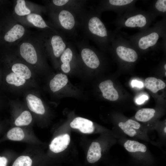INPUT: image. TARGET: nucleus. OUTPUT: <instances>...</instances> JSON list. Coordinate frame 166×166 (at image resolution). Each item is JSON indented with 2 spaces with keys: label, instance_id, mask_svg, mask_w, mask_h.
<instances>
[{
  "label": "nucleus",
  "instance_id": "nucleus-35",
  "mask_svg": "<svg viewBox=\"0 0 166 166\" xmlns=\"http://www.w3.org/2000/svg\"><path fill=\"white\" fill-rule=\"evenodd\" d=\"M164 68L165 70H166V64H165V65H164Z\"/></svg>",
  "mask_w": 166,
  "mask_h": 166
},
{
  "label": "nucleus",
  "instance_id": "nucleus-4",
  "mask_svg": "<svg viewBox=\"0 0 166 166\" xmlns=\"http://www.w3.org/2000/svg\"><path fill=\"white\" fill-rule=\"evenodd\" d=\"M57 22L59 26L65 33L74 36L76 34L77 29L80 23L77 19L76 14L72 11L64 9H57Z\"/></svg>",
  "mask_w": 166,
  "mask_h": 166
},
{
  "label": "nucleus",
  "instance_id": "nucleus-9",
  "mask_svg": "<svg viewBox=\"0 0 166 166\" xmlns=\"http://www.w3.org/2000/svg\"><path fill=\"white\" fill-rule=\"evenodd\" d=\"M73 128L78 129L84 133L89 134L93 132L95 130L93 123L91 121L81 117L75 118L70 124Z\"/></svg>",
  "mask_w": 166,
  "mask_h": 166
},
{
  "label": "nucleus",
  "instance_id": "nucleus-5",
  "mask_svg": "<svg viewBox=\"0 0 166 166\" xmlns=\"http://www.w3.org/2000/svg\"><path fill=\"white\" fill-rule=\"evenodd\" d=\"M76 43L79 49L81 58L85 65L91 69L97 68L100 61L93 48L85 40L77 42Z\"/></svg>",
  "mask_w": 166,
  "mask_h": 166
},
{
  "label": "nucleus",
  "instance_id": "nucleus-29",
  "mask_svg": "<svg viewBox=\"0 0 166 166\" xmlns=\"http://www.w3.org/2000/svg\"><path fill=\"white\" fill-rule=\"evenodd\" d=\"M32 163V160L29 156H22L15 160L12 166H31Z\"/></svg>",
  "mask_w": 166,
  "mask_h": 166
},
{
  "label": "nucleus",
  "instance_id": "nucleus-13",
  "mask_svg": "<svg viewBox=\"0 0 166 166\" xmlns=\"http://www.w3.org/2000/svg\"><path fill=\"white\" fill-rule=\"evenodd\" d=\"M102 149L98 142H93L89 148L87 155V160L90 164L98 162L102 157Z\"/></svg>",
  "mask_w": 166,
  "mask_h": 166
},
{
  "label": "nucleus",
  "instance_id": "nucleus-34",
  "mask_svg": "<svg viewBox=\"0 0 166 166\" xmlns=\"http://www.w3.org/2000/svg\"><path fill=\"white\" fill-rule=\"evenodd\" d=\"M7 160L5 157L0 156V166H6Z\"/></svg>",
  "mask_w": 166,
  "mask_h": 166
},
{
  "label": "nucleus",
  "instance_id": "nucleus-32",
  "mask_svg": "<svg viewBox=\"0 0 166 166\" xmlns=\"http://www.w3.org/2000/svg\"><path fill=\"white\" fill-rule=\"evenodd\" d=\"M148 96L145 95H143L138 97L136 100V103L138 105H141L145 101L148 99Z\"/></svg>",
  "mask_w": 166,
  "mask_h": 166
},
{
  "label": "nucleus",
  "instance_id": "nucleus-31",
  "mask_svg": "<svg viewBox=\"0 0 166 166\" xmlns=\"http://www.w3.org/2000/svg\"><path fill=\"white\" fill-rule=\"evenodd\" d=\"M156 8L159 11L164 12L166 11V0H158L155 4Z\"/></svg>",
  "mask_w": 166,
  "mask_h": 166
},
{
  "label": "nucleus",
  "instance_id": "nucleus-25",
  "mask_svg": "<svg viewBox=\"0 0 166 166\" xmlns=\"http://www.w3.org/2000/svg\"><path fill=\"white\" fill-rule=\"evenodd\" d=\"M7 136L9 139L14 141L22 140L25 134L23 130L20 128L15 127L10 129L7 132Z\"/></svg>",
  "mask_w": 166,
  "mask_h": 166
},
{
  "label": "nucleus",
  "instance_id": "nucleus-11",
  "mask_svg": "<svg viewBox=\"0 0 166 166\" xmlns=\"http://www.w3.org/2000/svg\"><path fill=\"white\" fill-rule=\"evenodd\" d=\"M20 52L21 56L28 63L34 64L37 62V53L31 44L28 42L23 43L20 46Z\"/></svg>",
  "mask_w": 166,
  "mask_h": 166
},
{
  "label": "nucleus",
  "instance_id": "nucleus-19",
  "mask_svg": "<svg viewBox=\"0 0 166 166\" xmlns=\"http://www.w3.org/2000/svg\"><path fill=\"white\" fill-rule=\"evenodd\" d=\"M144 84L147 89L154 93H156L166 87L165 84L162 80L153 77L147 78L145 79Z\"/></svg>",
  "mask_w": 166,
  "mask_h": 166
},
{
  "label": "nucleus",
  "instance_id": "nucleus-21",
  "mask_svg": "<svg viewBox=\"0 0 166 166\" xmlns=\"http://www.w3.org/2000/svg\"><path fill=\"white\" fill-rule=\"evenodd\" d=\"M146 23V18L143 15L139 14L128 18L125 21V26L130 27H142Z\"/></svg>",
  "mask_w": 166,
  "mask_h": 166
},
{
  "label": "nucleus",
  "instance_id": "nucleus-1",
  "mask_svg": "<svg viewBox=\"0 0 166 166\" xmlns=\"http://www.w3.org/2000/svg\"><path fill=\"white\" fill-rule=\"evenodd\" d=\"M117 142L127 152L135 166H155L156 159L144 143L121 136L117 138Z\"/></svg>",
  "mask_w": 166,
  "mask_h": 166
},
{
  "label": "nucleus",
  "instance_id": "nucleus-27",
  "mask_svg": "<svg viewBox=\"0 0 166 166\" xmlns=\"http://www.w3.org/2000/svg\"><path fill=\"white\" fill-rule=\"evenodd\" d=\"M16 13L18 15L23 16L28 15L30 13V10L26 5V2L24 0H18L17 4L14 8Z\"/></svg>",
  "mask_w": 166,
  "mask_h": 166
},
{
  "label": "nucleus",
  "instance_id": "nucleus-6",
  "mask_svg": "<svg viewBox=\"0 0 166 166\" xmlns=\"http://www.w3.org/2000/svg\"><path fill=\"white\" fill-rule=\"evenodd\" d=\"M87 1L84 0H53L51 2L52 5L57 9H64L70 10L74 13L78 18L86 10L85 5Z\"/></svg>",
  "mask_w": 166,
  "mask_h": 166
},
{
  "label": "nucleus",
  "instance_id": "nucleus-16",
  "mask_svg": "<svg viewBox=\"0 0 166 166\" xmlns=\"http://www.w3.org/2000/svg\"><path fill=\"white\" fill-rule=\"evenodd\" d=\"M116 51L119 57L125 61L134 62L137 59V53L132 49L120 46L117 47Z\"/></svg>",
  "mask_w": 166,
  "mask_h": 166
},
{
  "label": "nucleus",
  "instance_id": "nucleus-3",
  "mask_svg": "<svg viewBox=\"0 0 166 166\" xmlns=\"http://www.w3.org/2000/svg\"><path fill=\"white\" fill-rule=\"evenodd\" d=\"M117 133L119 136H126L135 140H141L151 142L149 136V131L145 125L132 119L117 122Z\"/></svg>",
  "mask_w": 166,
  "mask_h": 166
},
{
  "label": "nucleus",
  "instance_id": "nucleus-36",
  "mask_svg": "<svg viewBox=\"0 0 166 166\" xmlns=\"http://www.w3.org/2000/svg\"><path fill=\"white\" fill-rule=\"evenodd\" d=\"M165 76H166V72H165Z\"/></svg>",
  "mask_w": 166,
  "mask_h": 166
},
{
  "label": "nucleus",
  "instance_id": "nucleus-7",
  "mask_svg": "<svg viewBox=\"0 0 166 166\" xmlns=\"http://www.w3.org/2000/svg\"><path fill=\"white\" fill-rule=\"evenodd\" d=\"M51 36L49 42H47L49 43L47 44V48L51 50L55 57L59 58L66 48L68 42L62 35L55 34Z\"/></svg>",
  "mask_w": 166,
  "mask_h": 166
},
{
  "label": "nucleus",
  "instance_id": "nucleus-33",
  "mask_svg": "<svg viewBox=\"0 0 166 166\" xmlns=\"http://www.w3.org/2000/svg\"><path fill=\"white\" fill-rule=\"evenodd\" d=\"M131 84L132 87H136L139 88H142L144 87V84L142 82L136 80H132Z\"/></svg>",
  "mask_w": 166,
  "mask_h": 166
},
{
  "label": "nucleus",
  "instance_id": "nucleus-23",
  "mask_svg": "<svg viewBox=\"0 0 166 166\" xmlns=\"http://www.w3.org/2000/svg\"><path fill=\"white\" fill-rule=\"evenodd\" d=\"M28 21L34 26L41 28H49L39 14L34 13L30 14L27 16Z\"/></svg>",
  "mask_w": 166,
  "mask_h": 166
},
{
  "label": "nucleus",
  "instance_id": "nucleus-10",
  "mask_svg": "<svg viewBox=\"0 0 166 166\" xmlns=\"http://www.w3.org/2000/svg\"><path fill=\"white\" fill-rule=\"evenodd\" d=\"M70 137L67 133L55 137L49 145L50 149L53 152L58 153L64 151L70 142Z\"/></svg>",
  "mask_w": 166,
  "mask_h": 166
},
{
  "label": "nucleus",
  "instance_id": "nucleus-12",
  "mask_svg": "<svg viewBox=\"0 0 166 166\" xmlns=\"http://www.w3.org/2000/svg\"><path fill=\"white\" fill-rule=\"evenodd\" d=\"M99 88L105 98L110 101H115L118 98V93L114 87L111 80H107L101 82Z\"/></svg>",
  "mask_w": 166,
  "mask_h": 166
},
{
  "label": "nucleus",
  "instance_id": "nucleus-2",
  "mask_svg": "<svg viewBox=\"0 0 166 166\" xmlns=\"http://www.w3.org/2000/svg\"><path fill=\"white\" fill-rule=\"evenodd\" d=\"M78 18L80 20V26L87 37L96 42L106 39L108 36L106 28L93 11L85 10Z\"/></svg>",
  "mask_w": 166,
  "mask_h": 166
},
{
  "label": "nucleus",
  "instance_id": "nucleus-28",
  "mask_svg": "<svg viewBox=\"0 0 166 166\" xmlns=\"http://www.w3.org/2000/svg\"><path fill=\"white\" fill-rule=\"evenodd\" d=\"M166 123L164 125H158L156 123L154 125L153 130H155L158 133L159 140L161 144H164L165 143L166 136Z\"/></svg>",
  "mask_w": 166,
  "mask_h": 166
},
{
  "label": "nucleus",
  "instance_id": "nucleus-14",
  "mask_svg": "<svg viewBox=\"0 0 166 166\" xmlns=\"http://www.w3.org/2000/svg\"><path fill=\"white\" fill-rule=\"evenodd\" d=\"M27 105L32 111L39 114H43L45 111L41 100L35 95L29 94L26 97Z\"/></svg>",
  "mask_w": 166,
  "mask_h": 166
},
{
  "label": "nucleus",
  "instance_id": "nucleus-17",
  "mask_svg": "<svg viewBox=\"0 0 166 166\" xmlns=\"http://www.w3.org/2000/svg\"><path fill=\"white\" fill-rule=\"evenodd\" d=\"M25 31V29L22 25L16 24L6 33L4 39L8 42H14L22 37Z\"/></svg>",
  "mask_w": 166,
  "mask_h": 166
},
{
  "label": "nucleus",
  "instance_id": "nucleus-24",
  "mask_svg": "<svg viewBox=\"0 0 166 166\" xmlns=\"http://www.w3.org/2000/svg\"><path fill=\"white\" fill-rule=\"evenodd\" d=\"M32 121V117L30 113L25 111L16 119L15 124L17 126H22L29 124Z\"/></svg>",
  "mask_w": 166,
  "mask_h": 166
},
{
  "label": "nucleus",
  "instance_id": "nucleus-37",
  "mask_svg": "<svg viewBox=\"0 0 166 166\" xmlns=\"http://www.w3.org/2000/svg\"><path fill=\"white\" fill-rule=\"evenodd\" d=\"M113 166H116L115 165H113Z\"/></svg>",
  "mask_w": 166,
  "mask_h": 166
},
{
  "label": "nucleus",
  "instance_id": "nucleus-8",
  "mask_svg": "<svg viewBox=\"0 0 166 166\" xmlns=\"http://www.w3.org/2000/svg\"><path fill=\"white\" fill-rule=\"evenodd\" d=\"M75 47L68 42L67 46L60 57L61 63V68L65 73H67L71 70V63L74 58Z\"/></svg>",
  "mask_w": 166,
  "mask_h": 166
},
{
  "label": "nucleus",
  "instance_id": "nucleus-22",
  "mask_svg": "<svg viewBox=\"0 0 166 166\" xmlns=\"http://www.w3.org/2000/svg\"><path fill=\"white\" fill-rule=\"evenodd\" d=\"M12 70L13 73H16L22 78L28 79L31 76V72L26 65L22 63H17L13 65Z\"/></svg>",
  "mask_w": 166,
  "mask_h": 166
},
{
  "label": "nucleus",
  "instance_id": "nucleus-18",
  "mask_svg": "<svg viewBox=\"0 0 166 166\" xmlns=\"http://www.w3.org/2000/svg\"><path fill=\"white\" fill-rule=\"evenodd\" d=\"M67 76L61 73L56 75L50 81L49 86L53 92L59 91L65 86L68 82Z\"/></svg>",
  "mask_w": 166,
  "mask_h": 166
},
{
  "label": "nucleus",
  "instance_id": "nucleus-30",
  "mask_svg": "<svg viewBox=\"0 0 166 166\" xmlns=\"http://www.w3.org/2000/svg\"><path fill=\"white\" fill-rule=\"evenodd\" d=\"M133 1L132 0H109L108 4L112 6H122L129 4Z\"/></svg>",
  "mask_w": 166,
  "mask_h": 166
},
{
  "label": "nucleus",
  "instance_id": "nucleus-15",
  "mask_svg": "<svg viewBox=\"0 0 166 166\" xmlns=\"http://www.w3.org/2000/svg\"><path fill=\"white\" fill-rule=\"evenodd\" d=\"M156 112L153 109L143 108L136 112L135 118L137 121L143 123L148 128L149 122L155 117Z\"/></svg>",
  "mask_w": 166,
  "mask_h": 166
},
{
  "label": "nucleus",
  "instance_id": "nucleus-20",
  "mask_svg": "<svg viewBox=\"0 0 166 166\" xmlns=\"http://www.w3.org/2000/svg\"><path fill=\"white\" fill-rule=\"evenodd\" d=\"M158 34L153 32L140 39L138 42L139 48L142 49H145L149 47L155 45L159 38Z\"/></svg>",
  "mask_w": 166,
  "mask_h": 166
},
{
  "label": "nucleus",
  "instance_id": "nucleus-26",
  "mask_svg": "<svg viewBox=\"0 0 166 166\" xmlns=\"http://www.w3.org/2000/svg\"><path fill=\"white\" fill-rule=\"evenodd\" d=\"M6 81L8 84L19 86L23 85L26 80L14 73L8 74L6 77Z\"/></svg>",
  "mask_w": 166,
  "mask_h": 166
}]
</instances>
